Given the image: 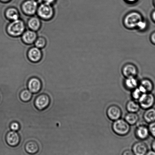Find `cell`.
I'll use <instances>...</instances> for the list:
<instances>
[{"mask_svg":"<svg viewBox=\"0 0 155 155\" xmlns=\"http://www.w3.org/2000/svg\"><path fill=\"white\" fill-rule=\"evenodd\" d=\"M142 20V16L140 13L135 12H132L125 16L124 24L126 28L132 29L137 28L138 24Z\"/></svg>","mask_w":155,"mask_h":155,"instance_id":"3957f363","label":"cell"},{"mask_svg":"<svg viewBox=\"0 0 155 155\" xmlns=\"http://www.w3.org/2000/svg\"><path fill=\"white\" fill-rule=\"evenodd\" d=\"M28 57L30 61L32 62H37L41 58L42 53L39 48L37 47L31 48L28 53Z\"/></svg>","mask_w":155,"mask_h":155,"instance_id":"7c38bea8","label":"cell"},{"mask_svg":"<svg viewBox=\"0 0 155 155\" xmlns=\"http://www.w3.org/2000/svg\"><path fill=\"white\" fill-rule=\"evenodd\" d=\"M54 1V0H44L45 1V3L50 4L51 3H52Z\"/></svg>","mask_w":155,"mask_h":155,"instance_id":"d6a6232c","label":"cell"},{"mask_svg":"<svg viewBox=\"0 0 155 155\" xmlns=\"http://www.w3.org/2000/svg\"><path fill=\"white\" fill-rule=\"evenodd\" d=\"M25 150L27 153L31 155H34L39 151V147L37 143L31 141L27 143L25 147Z\"/></svg>","mask_w":155,"mask_h":155,"instance_id":"44dd1931","label":"cell"},{"mask_svg":"<svg viewBox=\"0 0 155 155\" xmlns=\"http://www.w3.org/2000/svg\"><path fill=\"white\" fill-rule=\"evenodd\" d=\"M147 26V24L145 21H143V19L138 24L137 28H138L140 31H143L145 29Z\"/></svg>","mask_w":155,"mask_h":155,"instance_id":"83f0119b","label":"cell"},{"mask_svg":"<svg viewBox=\"0 0 155 155\" xmlns=\"http://www.w3.org/2000/svg\"><path fill=\"white\" fill-rule=\"evenodd\" d=\"M31 92L28 90H25L22 92L21 94V97L24 101H28L31 99Z\"/></svg>","mask_w":155,"mask_h":155,"instance_id":"484cf974","label":"cell"},{"mask_svg":"<svg viewBox=\"0 0 155 155\" xmlns=\"http://www.w3.org/2000/svg\"><path fill=\"white\" fill-rule=\"evenodd\" d=\"M140 107L136 101H129L126 105V109L128 112L137 113L140 110Z\"/></svg>","mask_w":155,"mask_h":155,"instance_id":"ffe728a7","label":"cell"},{"mask_svg":"<svg viewBox=\"0 0 155 155\" xmlns=\"http://www.w3.org/2000/svg\"><path fill=\"white\" fill-rule=\"evenodd\" d=\"M37 35L35 31L29 30L25 31L22 36V39L25 43L31 44L35 41Z\"/></svg>","mask_w":155,"mask_h":155,"instance_id":"4fadbf2b","label":"cell"},{"mask_svg":"<svg viewBox=\"0 0 155 155\" xmlns=\"http://www.w3.org/2000/svg\"><path fill=\"white\" fill-rule=\"evenodd\" d=\"M151 147L152 150H154L155 151V138L153 141H152L151 143Z\"/></svg>","mask_w":155,"mask_h":155,"instance_id":"1f68e13d","label":"cell"},{"mask_svg":"<svg viewBox=\"0 0 155 155\" xmlns=\"http://www.w3.org/2000/svg\"><path fill=\"white\" fill-rule=\"evenodd\" d=\"M132 151L135 155H146L148 151V147L145 143L140 141L133 144Z\"/></svg>","mask_w":155,"mask_h":155,"instance_id":"9c48e42d","label":"cell"},{"mask_svg":"<svg viewBox=\"0 0 155 155\" xmlns=\"http://www.w3.org/2000/svg\"><path fill=\"white\" fill-rule=\"evenodd\" d=\"M124 86L126 89L133 90L137 87L138 81L135 77L126 78L124 82Z\"/></svg>","mask_w":155,"mask_h":155,"instance_id":"2e32d148","label":"cell"},{"mask_svg":"<svg viewBox=\"0 0 155 155\" xmlns=\"http://www.w3.org/2000/svg\"><path fill=\"white\" fill-rule=\"evenodd\" d=\"M140 107L147 110L153 107L155 103V97L151 93H144L138 100Z\"/></svg>","mask_w":155,"mask_h":155,"instance_id":"277c9868","label":"cell"},{"mask_svg":"<svg viewBox=\"0 0 155 155\" xmlns=\"http://www.w3.org/2000/svg\"><path fill=\"white\" fill-rule=\"evenodd\" d=\"M5 15L7 18L13 21L19 19V13L16 8H10L8 9L6 12Z\"/></svg>","mask_w":155,"mask_h":155,"instance_id":"603a6c76","label":"cell"},{"mask_svg":"<svg viewBox=\"0 0 155 155\" xmlns=\"http://www.w3.org/2000/svg\"><path fill=\"white\" fill-rule=\"evenodd\" d=\"M35 45L36 47L41 49L43 48L46 45V41L43 37H40L36 39Z\"/></svg>","mask_w":155,"mask_h":155,"instance_id":"cb8c5ba5","label":"cell"},{"mask_svg":"<svg viewBox=\"0 0 155 155\" xmlns=\"http://www.w3.org/2000/svg\"><path fill=\"white\" fill-rule=\"evenodd\" d=\"M11 128L12 130L15 131L18 130L19 129V125L17 123H13L11 126Z\"/></svg>","mask_w":155,"mask_h":155,"instance_id":"f1b7e54d","label":"cell"},{"mask_svg":"<svg viewBox=\"0 0 155 155\" xmlns=\"http://www.w3.org/2000/svg\"><path fill=\"white\" fill-rule=\"evenodd\" d=\"M143 93L138 87L132 90V97L134 100H138Z\"/></svg>","mask_w":155,"mask_h":155,"instance_id":"d4e9b609","label":"cell"},{"mask_svg":"<svg viewBox=\"0 0 155 155\" xmlns=\"http://www.w3.org/2000/svg\"><path fill=\"white\" fill-rule=\"evenodd\" d=\"M7 141L9 145L12 147H15L19 143L18 135L14 131L10 132L7 135Z\"/></svg>","mask_w":155,"mask_h":155,"instance_id":"9a60e30c","label":"cell"},{"mask_svg":"<svg viewBox=\"0 0 155 155\" xmlns=\"http://www.w3.org/2000/svg\"><path fill=\"white\" fill-rule=\"evenodd\" d=\"M106 114L110 120L115 121L121 118L122 112L119 107L117 105H112L107 108Z\"/></svg>","mask_w":155,"mask_h":155,"instance_id":"8992f818","label":"cell"},{"mask_svg":"<svg viewBox=\"0 0 155 155\" xmlns=\"http://www.w3.org/2000/svg\"><path fill=\"white\" fill-rule=\"evenodd\" d=\"M28 25L31 30L34 31H37L40 28L41 22L38 18L33 17L28 21Z\"/></svg>","mask_w":155,"mask_h":155,"instance_id":"7402d4cb","label":"cell"},{"mask_svg":"<svg viewBox=\"0 0 155 155\" xmlns=\"http://www.w3.org/2000/svg\"><path fill=\"white\" fill-rule=\"evenodd\" d=\"M128 2L130 3L134 2L137 1V0H126Z\"/></svg>","mask_w":155,"mask_h":155,"instance_id":"e575fe53","label":"cell"},{"mask_svg":"<svg viewBox=\"0 0 155 155\" xmlns=\"http://www.w3.org/2000/svg\"><path fill=\"white\" fill-rule=\"evenodd\" d=\"M1 1H3V2H7V1H9L10 0H1Z\"/></svg>","mask_w":155,"mask_h":155,"instance_id":"8d00e7d4","label":"cell"},{"mask_svg":"<svg viewBox=\"0 0 155 155\" xmlns=\"http://www.w3.org/2000/svg\"><path fill=\"white\" fill-rule=\"evenodd\" d=\"M112 129L114 133L120 136H124L130 132V125L125 120L120 118L114 121Z\"/></svg>","mask_w":155,"mask_h":155,"instance_id":"6da1fadb","label":"cell"},{"mask_svg":"<svg viewBox=\"0 0 155 155\" xmlns=\"http://www.w3.org/2000/svg\"><path fill=\"white\" fill-rule=\"evenodd\" d=\"M146 155H155V151L153 150H148Z\"/></svg>","mask_w":155,"mask_h":155,"instance_id":"4dcf8cb0","label":"cell"},{"mask_svg":"<svg viewBox=\"0 0 155 155\" xmlns=\"http://www.w3.org/2000/svg\"><path fill=\"white\" fill-rule=\"evenodd\" d=\"M122 74L126 78L135 77L137 74V70L136 67L132 64H126L122 69Z\"/></svg>","mask_w":155,"mask_h":155,"instance_id":"30bf717a","label":"cell"},{"mask_svg":"<svg viewBox=\"0 0 155 155\" xmlns=\"http://www.w3.org/2000/svg\"><path fill=\"white\" fill-rule=\"evenodd\" d=\"M148 127L150 135L155 138V121L150 123Z\"/></svg>","mask_w":155,"mask_h":155,"instance_id":"4316f807","label":"cell"},{"mask_svg":"<svg viewBox=\"0 0 155 155\" xmlns=\"http://www.w3.org/2000/svg\"><path fill=\"white\" fill-rule=\"evenodd\" d=\"M122 155H135L133 151L130 150H126L123 153Z\"/></svg>","mask_w":155,"mask_h":155,"instance_id":"f546056e","label":"cell"},{"mask_svg":"<svg viewBox=\"0 0 155 155\" xmlns=\"http://www.w3.org/2000/svg\"><path fill=\"white\" fill-rule=\"evenodd\" d=\"M37 13L39 16L44 19H50L54 15L53 9L50 4L46 3L42 4L38 8Z\"/></svg>","mask_w":155,"mask_h":155,"instance_id":"5b68a950","label":"cell"},{"mask_svg":"<svg viewBox=\"0 0 155 155\" xmlns=\"http://www.w3.org/2000/svg\"><path fill=\"white\" fill-rule=\"evenodd\" d=\"M38 4L34 0H28L25 1L22 5V9L25 14L31 15L37 11Z\"/></svg>","mask_w":155,"mask_h":155,"instance_id":"52a82bcc","label":"cell"},{"mask_svg":"<svg viewBox=\"0 0 155 155\" xmlns=\"http://www.w3.org/2000/svg\"><path fill=\"white\" fill-rule=\"evenodd\" d=\"M135 134L136 138L141 141L147 139L150 135L148 127L143 125L138 126L136 128Z\"/></svg>","mask_w":155,"mask_h":155,"instance_id":"ba28073f","label":"cell"},{"mask_svg":"<svg viewBox=\"0 0 155 155\" xmlns=\"http://www.w3.org/2000/svg\"><path fill=\"white\" fill-rule=\"evenodd\" d=\"M153 18L154 20L155 21V11L153 13Z\"/></svg>","mask_w":155,"mask_h":155,"instance_id":"d590c367","label":"cell"},{"mask_svg":"<svg viewBox=\"0 0 155 155\" xmlns=\"http://www.w3.org/2000/svg\"><path fill=\"white\" fill-rule=\"evenodd\" d=\"M138 88L143 94L151 93L154 87L153 82L150 79H144L141 81Z\"/></svg>","mask_w":155,"mask_h":155,"instance_id":"8fae6325","label":"cell"},{"mask_svg":"<svg viewBox=\"0 0 155 155\" xmlns=\"http://www.w3.org/2000/svg\"><path fill=\"white\" fill-rule=\"evenodd\" d=\"M28 88L31 92L35 93L40 90L41 84L40 81L37 78H33L30 80L28 84Z\"/></svg>","mask_w":155,"mask_h":155,"instance_id":"ac0fdd59","label":"cell"},{"mask_svg":"<svg viewBox=\"0 0 155 155\" xmlns=\"http://www.w3.org/2000/svg\"><path fill=\"white\" fill-rule=\"evenodd\" d=\"M144 121L147 123L155 121V108L152 107L146 110L143 115Z\"/></svg>","mask_w":155,"mask_h":155,"instance_id":"e0dca14e","label":"cell"},{"mask_svg":"<svg viewBox=\"0 0 155 155\" xmlns=\"http://www.w3.org/2000/svg\"><path fill=\"white\" fill-rule=\"evenodd\" d=\"M25 29V25L23 21L18 19L13 21L7 27V31L10 35L17 37L23 34Z\"/></svg>","mask_w":155,"mask_h":155,"instance_id":"7a4b0ae2","label":"cell"},{"mask_svg":"<svg viewBox=\"0 0 155 155\" xmlns=\"http://www.w3.org/2000/svg\"><path fill=\"white\" fill-rule=\"evenodd\" d=\"M151 40L153 43H155V33L152 35Z\"/></svg>","mask_w":155,"mask_h":155,"instance_id":"836d02e7","label":"cell"},{"mask_svg":"<svg viewBox=\"0 0 155 155\" xmlns=\"http://www.w3.org/2000/svg\"><path fill=\"white\" fill-rule=\"evenodd\" d=\"M124 120L130 125H134L138 123L139 117L136 113L128 112L124 117Z\"/></svg>","mask_w":155,"mask_h":155,"instance_id":"d6986e66","label":"cell"},{"mask_svg":"<svg viewBox=\"0 0 155 155\" xmlns=\"http://www.w3.org/2000/svg\"><path fill=\"white\" fill-rule=\"evenodd\" d=\"M49 98L46 95L39 96L36 99L35 104L38 109L43 110L46 108L49 105Z\"/></svg>","mask_w":155,"mask_h":155,"instance_id":"5bb4252c","label":"cell"}]
</instances>
